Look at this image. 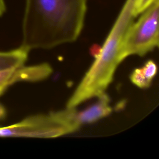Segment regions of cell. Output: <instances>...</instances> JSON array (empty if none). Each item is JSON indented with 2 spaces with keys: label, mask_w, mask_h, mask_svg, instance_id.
Wrapping results in <instances>:
<instances>
[{
  "label": "cell",
  "mask_w": 159,
  "mask_h": 159,
  "mask_svg": "<svg viewBox=\"0 0 159 159\" xmlns=\"http://www.w3.org/2000/svg\"><path fill=\"white\" fill-rule=\"evenodd\" d=\"M86 9L87 0H25L21 46L30 51L75 41Z\"/></svg>",
  "instance_id": "obj_1"
},
{
  "label": "cell",
  "mask_w": 159,
  "mask_h": 159,
  "mask_svg": "<svg viewBox=\"0 0 159 159\" xmlns=\"http://www.w3.org/2000/svg\"><path fill=\"white\" fill-rule=\"evenodd\" d=\"M136 1H125L94 61L68 100L66 107H76L88 99L105 93L122 61L121 47L125 32L135 17Z\"/></svg>",
  "instance_id": "obj_2"
},
{
  "label": "cell",
  "mask_w": 159,
  "mask_h": 159,
  "mask_svg": "<svg viewBox=\"0 0 159 159\" xmlns=\"http://www.w3.org/2000/svg\"><path fill=\"white\" fill-rule=\"evenodd\" d=\"M29 52V50L22 46L8 52H0V70L24 65L27 59Z\"/></svg>",
  "instance_id": "obj_8"
},
{
  "label": "cell",
  "mask_w": 159,
  "mask_h": 159,
  "mask_svg": "<svg viewBox=\"0 0 159 159\" xmlns=\"http://www.w3.org/2000/svg\"><path fill=\"white\" fill-rule=\"evenodd\" d=\"M159 0L143 12L139 20L130 25L124 37L120 59L130 55L143 56L158 46Z\"/></svg>",
  "instance_id": "obj_4"
},
{
  "label": "cell",
  "mask_w": 159,
  "mask_h": 159,
  "mask_svg": "<svg viewBox=\"0 0 159 159\" xmlns=\"http://www.w3.org/2000/svg\"><path fill=\"white\" fill-rule=\"evenodd\" d=\"M75 107L31 116L16 124L0 127V137L55 138L77 130Z\"/></svg>",
  "instance_id": "obj_3"
},
{
  "label": "cell",
  "mask_w": 159,
  "mask_h": 159,
  "mask_svg": "<svg viewBox=\"0 0 159 159\" xmlns=\"http://www.w3.org/2000/svg\"><path fill=\"white\" fill-rule=\"evenodd\" d=\"M96 98L98 99L93 104L84 110L76 111V120L80 126L96 122L111 112L112 109L109 104L110 99L108 95L104 93Z\"/></svg>",
  "instance_id": "obj_6"
},
{
  "label": "cell",
  "mask_w": 159,
  "mask_h": 159,
  "mask_svg": "<svg viewBox=\"0 0 159 159\" xmlns=\"http://www.w3.org/2000/svg\"><path fill=\"white\" fill-rule=\"evenodd\" d=\"M6 11V5L4 0H0V17Z\"/></svg>",
  "instance_id": "obj_11"
},
{
  "label": "cell",
  "mask_w": 159,
  "mask_h": 159,
  "mask_svg": "<svg viewBox=\"0 0 159 159\" xmlns=\"http://www.w3.org/2000/svg\"><path fill=\"white\" fill-rule=\"evenodd\" d=\"M155 0H137L134 7V15L137 16L147 9Z\"/></svg>",
  "instance_id": "obj_9"
},
{
  "label": "cell",
  "mask_w": 159,
  "mask_h": 159,
  "mask_svg": "<svg viewBox=\"0 0 159 159\" xmlns=\"http://www.w3.org/2000/svg\"><path fill=\"white\" fill-rule=\"evenodd\" d=\"M157 72L156 63L152 60H150L142 67L134 70L129 78L134 84L141 89H146L150 86Z\"/></svg>",
  "instance_id": "obj_7"
},
{
  "label": "cell",
  "mask_w": 159,
  "mask_h": 159,
  "mask_svg": "<svg viewBox=\"0 0 159 159\" xmlns=\"http://www.w3.org/2000/svg\"><path fill=\"white\" fill-rule=\"evenodd\" d=\"M47 63L33 66L11 67L0 70V96L11 85L19 81H38L48 78L52 73Z\"/></svg>",
  "instance_id": "obj_5"
},
{
  "label": "cell",
  "mask_w": 159,
  "mask_h": 159,
  "mask_svg": "<svg viewBox=\"0 0 159 159\" xmlns=\"http://www.w3.org/2000/svg\"><path fill=\"white\" fill-rule=\"evenodd\" d=\"M6 116V111L5 107L0 103V120L4 119Z\"/></svg>",
  "instance_id": "obj_10"
}]
</instances>
